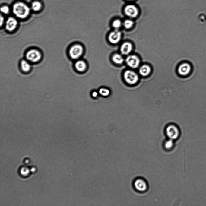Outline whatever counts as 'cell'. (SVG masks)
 Returning <instances> with one entry per match:
<instances>
[{
    "label": "cell",
    "instance_id": "6da1fadb",
    "mask_svg": "<svg viewBox=\"0 0 206 206\" xmlns=\"http://www.w3.org/2000/svg\"><path fill=\"white\" fill-rule=\"evenodd\" d=\"M30 11L28 6L21 2H17L13 5V13L16 17L20 19H24L27 18L29 15Z\"/></svg>",
    "mask_w": 206,
    "mask_h": 206
},
{
    "label": "cell",
    "instance_id": "7a4b0ae2",
    "mask_svg": "<svg viewBox=\"0 0 206 206\" xmlns=\"http://www.w3.org/2000/svg\"><path fill=\"white\" fill-rule=\"evenodd\" d=\"M84 51L83 46L79 44H75L70 47L69 50V54L71 59H77L82 55Z\"/></svg>",
    "mask_w": 206,
    "mask_h": 206
},
{
    "label": "cell",
    "instance_id": "3957f363",
    "mask_svg": "<svg viewBox=\"0 0 206 206\" xmlns=\"http://www.w3.org/2000/svg\"><path fill=\"white\" fill-rule=\"evenodd\" d=\"M42 55L40 52L36 49H30L26 54V59L30 62L36 63L41 59Z\"/></svg>",
    "mask_w": 206,
    "mask_h": 206
},
{
    "label": "cell",
    "instance_id": "277c9868",
    "mask_svg": "<svg viewBox=\"0 0 206 206\" xmlns=\"http://www.w3.org/2000/svg\"><path fill=\"white\" fill-rule=\"evenodd\" d=\"M125 81L128 84L132 85L136 83L138 80V74L134 71L131 70L125 71L123 75Z\"/></svg>",
    "mask_w": 206,
    "mask_h": 206
},
{
    "label": "cell",
    "instance_id": "5b68a950",
    "mask_svg": "<svg viewBox=\"0 0 206 206\" xmlns=\"http://www.w3.org/2000/svg\"><path fill=\"white\" fill-rule=\"evenodd\" d=\"M125 61L128 66L132 68H137L140 63V60L139 58L134 55L128 56Z\"/></svg>",
    "mask_w": 206,
    "mask_h": 206
},
{
    "label": "cell",
    "instance_id": "8992f818",
    "mask_svg": "<svg viewBox=\"0 0 206 206\" xmlns=\"http://www.w3.org/2000/svg\"><path fill=\"white\" fill-rule=\"evenodd\" d=\"M122 33L118 30L115 29L109 33L108 36L109 41L113 44H116L121 40Z\"/></svg>",
    "mask_w": 206,
    "mask_h": 206
},
{
    "label": "cell",
    "instance_id": "52a82bcc",
    "mask_svg": "<svg viewBox=\"0 0 206 206\" xmlns=\"http://www.w3.org/2000/svg\"><path fill=\"white\" fill-rule=\"evenodd\" d=\"M166 133L170 139L173 140L176 139L179 134L178 128L176 126L173 125H170L167 127L166 129Z\"/></svg>",
    "mask_w": 206,
    "mask_h": 206
},
{
    "label": "cell",
    "instance_id": "ba28073f",
    "mask_svg": "<svg viewBox=\"0 0 206 206\" xmlns=\"http://www.w3.org/2000/svg\"><path fill=\"white\" fill-rule=\"evenodd\" d=\"M18 25L17 20L13 17H8L5 22V28L9 32H12L15 30Z\"/></svg>",
    "mask_w": 206,
    "mask_h": 206
},
{
    "label": "cell",
    "instance_id": "9c48e42d",
    "mask_svg": "<svg viewBox=\"0 0 206 206\" xmlns=\"http://www.w3.org/2000/svg\"><path fill=\"white\" fill-rule=\"evenodd\" d=\"M125 12L126 15L131 18L135 17L138 14L137 8L135 5H130L126 6L125 8Z\"/></svg>",
    "mask_w": 206,
    "mask_h": 206
},
{
    "label": "cell",
    "instance_id": "30bf717a",
    "mask_svg": "<svg viewBox=\"0 0 206 206\" xmlns=\"http://www.w3.org/2000/svg\"><path fill=\"white\" fill-rule=\"evenodd\" d=\"M134 185L137 190L140 192H144L147 189V184L143 179H136L134 183Z\"/></svg>",
    "mask_w": 206,
    "mask_h": 206
},
{
    "label": "cell",
    "instance_id": "8fae6325",
    "mask_svg": "<svg viewBox=\"0 0 206 206\" xmlns=\"http://www.w3.org/2000/svg\"><path fill=\"white\" fill-rule=\"evenodd\" d=\"M191 69V66L189 64L187 63H184L179 65L178 70L180 75L185 76L189 74Z\"/></svg>",
    "mask_w": 206,
    "mask_h": 206
},
{
    "label": "cell",
    "instance_id": "7c38bea8",
    "mask_svg": "<svg viewBox=\"0 0 206 206\" xmlns=\"http://www.w3.org/2000/svg\"><path fill=\"white\" fill-rule=\"evenodd\" d=\"M133 46L131 43L126 42L123 43L120 48L121 54L124 55H128L132 51Z\"/></svg>",
    "mask_w": 206,
    "mask_h": 206
},
{
    "label": "cell",
    "instance_id": "4fadbf2b",
    "mask_svg": "<svg viewBox=\"0 0 206 206\" xmlns=\"http://www.w3.org/2000/svg\"><path fill=\"white\" fill-rule=\"evenodd\" d=\"M74 66L76 70L80 72L84 71L87 68L86 62L82 60H79L76 61L75 63Z\"/></svg>",
    "mask_w": 206,
    "mask_h": 206
},
{
    "label": "cell",
    "instance_id": "5bb4252c",
    "mask_svg": "<svg viewBox=\"0 0 206 206\" xmlns=\"http://www.w3.org/2000/svg\"><path fill=\"white\" fill-rule=\"evenodd\" d=\"M20 66L22 70L25 73L28 72L31 69L30 62L27 59H23L21 61Z\"/></svg>",
    "mask_w": 206,
    "mask_h": 206
},
{
    "label": "cell",
    "instance_id": "9a60e30c",
    "mask_svg": "<svg viewBox=\"0 0 206 206\" xmlns=\"http://www.w3.org/2000/svg\"><path fill=\"white\" fill-rule=\"evenodd\" d=\"M98 91L99 95L104 97H109L111 93L110 90L105 87H100L98 90Z\"/></svg>",
    "mask_w": 206,
    "mask_h": 206
},
{
    "label": "cell",
    "instance_id": "2e32d148",
    "mask_svg": "<svg viewBox=\"0 0 206 206\" xmlns=\"http://www.w3.org/2000/svg\"><path fill=\"white\" fill-rule=\"evenodd\" d=\"M112 59L113 62L117 65H121L124 62V60L123 56L120 54L116 53L112 56Z\"/></svg>",
    "mask_w": 206,
    "mask_h": 206
},
{
    "label": "cell",
    "instance_id": "e0dca14e",
    "mask_svg": "<svg viewBox=\"0 0 206 206\" xmlns=\"http://www.w3.org/2000/svg\"><path fill=\"white\" fill-rule=\"evenodd\" d=\"M139 74L142 76H146L150 73L151 68L148 65H144L141 66L139 69Z\"/></svg>",
    "mask_w": 206,
    "mask_h": 206
},
{
    "label": "cell",
    "instance_id": "ac0fdd59",
    "mask_svg": "<svg viewBox=\"0 0 206 206\" xmlns=\"http://www.w3.org/2000/svg\"><path fill=\"white\" fill-rule=\"evenodd\" d=\"M42 7V5L40 2L35 1L33 2L31 4V8L35 11H40Z\"/></svg>",
    "mask_w": 206,
    "mask_h": 206
},
{
    "label": "cell",
    "instance_id": "d6986e66",
    "mask_svg": "<svg viewBox=\"0 0 206 206\" xmlns=\"http://www.w3.org/2000/svg\"><path fill=\"white\" fill-rule=\"evenodd\" d=\"M122 25V22L119 19L114 20L112 23L113 27L116 30H118L121 27Z\"/></svg>",
    "mask_w": 206,
    "mask_h": 206
},
{
    "label": "cell",
    "instance_id": "ffe728a7",
    "mask_svg": "<svg viewBox=\"0 0 206 206\" xmlns=\"http://www.w3.org/2000/svg\"><path fill=\"white\" fill-rule=\"evenodd\" d=\"M123 25L125 29H129L133 26V22L130 20L126 19L124 21Z\"/></svg>",
    "mask_w": 206,
    "mask_h": 206
},
{
    "label": "cell",
    "instance_id": "44dd1931",
    "mask_svg": "<svg viewBox=\"0 0 206 206\" xmlns=\"http://www.w3.org/2000/svg\"><path fill=\"white\" fill-rule=\"evenodd\" d=\"M173 140L170 139L165 142L164 146L166 149H169L173 147Z\"/></svg>",
    "mask_w": 206,
    "mask_h": 206
},
{
    "label": "cell",
    "instance_id": "7402d4cb",
    "mask_svg": "<svg viewBox=\"0 0 206 206\" xmlns=\"http://www.w3.org/2000/svg\"><path fill=\"white\" fill-rule=\"evenodd\" d=\"M0 11L2 13L7 14L9 13L10 9L8 6L4 5L1 7Z\"/></svg>",
    "mask_w": 206,
    "mask_h": 206
},
{
    "label": "cell",
    "instance_id": "603a6c76",
    "mask_svg": "<svg viewBox=\"0 0 206 206\" xmlns=\"http://www.w3.org/2000/svg\"><path fill=\"white\" fill-rule=\"evenodd\" d=\"M91 95L94 98H96L100 96L98 90H93L91 92Z\"/></svg>",
    "mask_w": 206,
    "mask_h": 206
},
{
    "label": "cell",
    "instance_id": "cb8c5ba5",
    "mask_svg": "<svg viewBox=\"0 0 206 206\" xmlns=\"http://www.w3.org/2000/svg\"><path fill=\"white\" fill-rule=\"evenodd\" d=\"M5 19L4 17L1 15L0 16V26H2L4 23Z\"/></svg>",
    "mask_w": 206,
    "mask_h": 206
},
{
    "label": "cell",
    "instance_id": "d4e9b609",
    "mask_svg": "<svg viewBox=\"0 0 206 206\" xmlns=\"http://www.w3.org/2000/svg\"><path fill=\"white\" fill-rule=\"evenodd\" d=\"M128 0V1H131V0Z\"/></svg>",
    "mask_w": 206,
    "mask_h": 206
}]
</instances>
